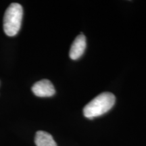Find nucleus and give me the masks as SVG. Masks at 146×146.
I'll return each instance as SVG.
<instances>
[{
    "instance_id": "obj_1",
    "label": "nucleus",
    "mask_w": 146,
    "mask_h": 146,
    "mask_svg": "<svg viewBox=\"0 0 146 146\" xmlns=\"http://www.w3.org/2000/svg\"><path fill=\"white\" fill-rule=\"evenodd\" d=\"M115 102L116 98L112 93H102L85 106L83 108L84 116L89 119L102 116L111 110Z\"/></svg>"
},
{
    "instance_id": "obj_5",
    "label": "nucleus",
    "mask_w": 146,
    "mask_h": 146,
    "mask_svg": "<svg viewBox=\"0 0 146 146\" xmlns=\"http://www.w3.org/2000/svg\"><path fill=\"white\" fill-rule=\"evenodd\" d=\"M35 143L36 146H57L50 133L43 131H39L36 133Z\"/></svg>"
},
{
    "instance_id": "obj_2",
    "label": "nucleus",
    "mask_w": 146,
    "mask_h": 146,
    "mask_svg": "<svg viewBox=\"0 0 146 146\" xmlns=\"http://www.w3.org/2000/svg\"><path fill=\"white\" fill-rule=\"evenodd\" d=\"M23 9L21 4L12 3L5 12L3 17V30L8 36H15L21 27Z\"/></svg>"
},
{
    "instance_id": "obj_3",
    "label": "nucleus",
    "mask_w": 146,
    "mask_h": 146,
    "mask_svg": "<svg viewBox=\"0 0 146 146\" xmlns=\"http://www.w3.org/2000/svg\"><path fill=\"white\" fill-rule=\"evenodd\" d=\"M32 91L36 96L40 98L53 96L56 93L52 82L47 79L41 80L35 83L32 87Z\"/></svg>"
},
{
    "instance_id": "obj_4",
    "label": "nucleus",
    "mask_w": 146,
    "mask_h": 146,
    "mask_svg": "<svg viewBox=\"0 0 146 146\" xmlns=\"http://www.w3.org/2000/svg\"><path fill=\"white\" fill-rule=\"evenodd\" d=\"M86 45V38L84 35L81 34L76 36L71 45L69 52V56L71 59L76 60L81 58L85 52Z\"/></svg>"
}]
</instances>
